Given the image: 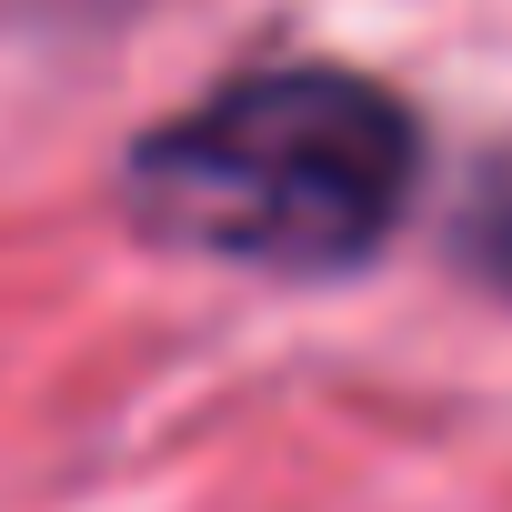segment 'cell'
<instances>
[{
  "label": "cell",
  "instance_id": "obj_2",
  "mask_svg": "<svg viewBox=\"0 0 512 512\" xmlns=\"http://www.w3.org/2000/svg\"><path fill=\"white\" fill-rule=\"evenodd\" d=\"M472 241H482V262H492V282L512 292V161L492 171V191H482V211H472Z\"/></svg>",
  "mask_w": 512,
  "mask_h": 512
},
{
  "label": "cell",
  "instance_id": "obj_1",
  "mask_svg": "<svg viewBox=\"0 0 512 512\" xmlns=\"http://www.w3.org/2000/svg\"><path fill=\"white\" fill-rule=\"evenodd\" d=\"M412 121L352 71H262L131 151L141 231L251 272H342L412 201Z\"/></svg>",
  "mask_w": 512,
  "mask_h": 512
}]
</instances>
